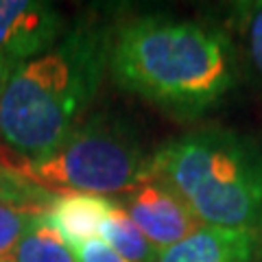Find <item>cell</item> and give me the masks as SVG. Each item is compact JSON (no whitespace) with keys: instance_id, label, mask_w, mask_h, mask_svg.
<instances>
[{"instance_id":"7a4b0ae2","label":"cell","mask_w":262,"mask_h":262,"mask_svg":"<svg viewBox=\"0 0 262 262\" xmlns=\"http://www.w3.org/2000/svg\"><path fill=\"white\" fill-rule=\"evenodd\" d=\"M114 29L85 15L57 44L15 72L0 92V138L27 162L46 160L94 101L110 63Z\"/></svg>"},{"instance_id":"9c48e42d","label":"cell","mask_w":262,"mask_h":262,"mask_svg":"<svg viewBox=\"0 0 262 262\" xmlns=\"http://www.w3.org/2000/svg\"><path fill=\"white\" fill-rule=\"evenodd\" d=\"M98 236L127 262H158L162 253L144 238V234L125 214V210L118 208L116 201H114L107 219L103 221Z\"/></svg>"},{"instance_id":"4fadbf2b","label":"cell","mask_w":262,"mask_h":262,"mask_svg":"<svg viewBox=\"0 0 262 262\" xmlns=\"http://www.w3.org/2000/svg\"><path fill=\"white\" fill-rule=\"evenodd\" d=\"M243 15V33L247 37V53L253 68L262 79V3L245 5Z\"/></svg>"},{"instance_id":"ba28073f","label":"cell","mask_w":262,"mask_h":262,"mask_svg":"<svg viewBox=\"0 0 262 262\" xmlns=\"http://www.w3.org/2000/svg\"><path fill=\"white\" fill-rule=\"evenodd\" d=\"M114 199L85 192L55 194L51 206L42 214L44 223L51 225L68 247L92 241L101 234V225L107 219Z\"/></svg>"},{"instance_id":"277c9868","label":"cell","mask_w":262,"mask_h":262,"mask_svg":"<svg viewBox=\"0 0 262 262\" xmlns=\"http://www.w3.org/2000/svg\"><path fill=\"white\" fill-rule=\"evenodd\" d=\"M146 155L134 127L114 114L98 112L79 122L46 160L13 166L48 190L85 194H122L149 179Z\"/></svg>"},{"instance_id":"5bb4252c","label":"cell","mask_w":262,"mask_h":262,"mask_svg":"<svg viewBox=\"0 0 262 262\" xmlns=\"http://www.w3.org/2000/svg\"><path fill=\"white\" fill-rule=\"evenodd\" d=\"M70 249H72V253H75L77 262H127L125 258L118 256V253L101 238L79 243Z\"/></svg>"},{"instance_id":"9a60e30c","label":"cell","mask_w":262,"mask_h":262,"mask_svg":"<svg viewBox=\"0 0 262 262\" xmlns=\"http://www.w3.org/2000/svg\"><path fill=\"white\" fill-rule=\"evenodd\" d=\"M260 262H262V260H260Z\"/></svg>"},{"instance_id":"3957f363","label":"cell","mask_w":262,"mask_h":262,"mask_svg":"<svg viewBox=\"0 0 262 262\" xmlns=\"http://www.w3.org/2000/svg\"><path fill=\"white\" fill-rule=\"evenodd\" d=\"M149 173L188 203L201 225L262 232V149L227 129H199L160 146Z\"/></svg>"},{"instance_id":"6da1fadb","label":"cell","mask_w":262,"mask_h":262,"mask_svg":"<svg viewBox=\"0 0 262 262\" xmlns=\"http://www.w3.org/2000/svg\"><path fill=\"white\" fill-rule=\"evenodd\" d=\"M110 70L118 88L175 118H194L236 85L238 55L219 27L146 13L114 29Z\"/></svg>"},{"instance_id":"8992f818","label":"cell","mask_w":262,"mask_h":262,"mask_svg":"<svg viewBox=\"0 0 262 262\" xmlns=\"http://www.w3.org/2000/svg\"><path fill=\"white\" fill-rule=\"evenodd\" d=\"M114 201L160 251L173 247L201 227V221L194 216L188 203L168 184L155 177L144 179Z\"/></svg>"},{"instance_id":"52a82bcc","label":"cell","mask_w":262,"mask_h":262,"mask_svg":"<svg viewBox=\"0 0 262 262\" xmlns=\"http://www.w3.org/2000/svg\"><path fill=\"white\" fill-rule=\"evenodd\" d=\"M260 234L201 225L184 241L164 249L158 262H256Z\"/></svg>"},{"instance_id":"8fae6325","label":"cell","mask_w":262,"mask_h":262,"mask_svg":"<svg viewBox=\"0 0 262 262\" xmlns=\"http://www.w3.org/2000/svg\"><path fill=\"white\" fill-rule=\"evenodd\" d=\"M55 194L57 192L31 182L29 177H24L18 170L0 164V203L44 214L46 208L51 206V201L55 199Z\"/></svg>"},{"instance_id":"7c38bea8","label":"cell","mask_w":262,"mask_h":262,"mask_svg":"<svg viewBox=\"0 0 262 262\" xmlns=\"http://www.w3.org/2000/svg\"><path fill=\"white\" fill-rule=\"evenodd\" d=\"M37 212L13 208L0 203V262H9L13 249L18 247L22 236L39 221Z\"/></svg>"},{"instance_id":"30bf717a","label":"cell","mask_w":262,"mask_h":262,"mask_svg":"<svg viewBox=\"0 0 262 262\" xmlns=\"http://www.w3.org/2000/svg\"><path fill=\"white\" fill-rule=\"evenodd\" d=\"M9 262H77V260L61 236L51 225H46L44 219L39 216L37 223L22 236V241L13 249Z\"/></svg>"},{"instance_id":"5b68a950","label":"cell","mask_w":262,"mask_h":262,"mask_svg":"<svg viewBox=\"0 0 262 262\" xmlns=\"http://www.w3.org/2000/svg\"><path fill=\"white\" fill-rule=\"evenodd\" d=\"M63 15L51 3L0 0V92L15 72L57 44Z\"/></svg>"}]
</instances>
